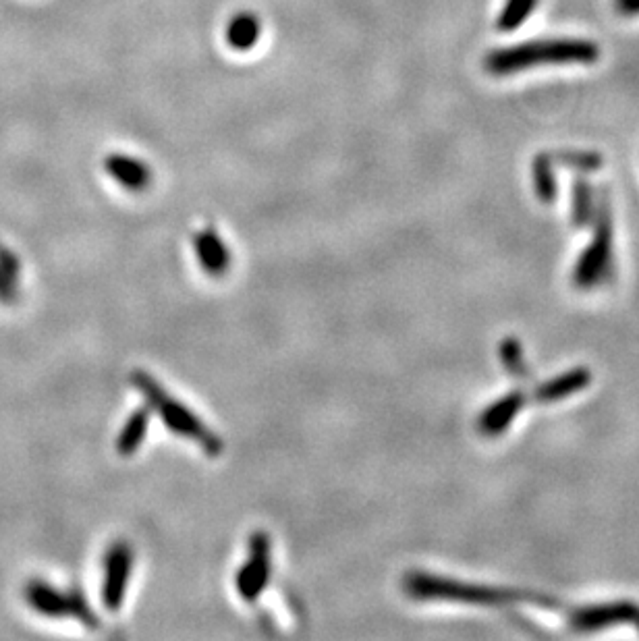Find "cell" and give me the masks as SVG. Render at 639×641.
I'll return each mask as SVG.
<instances>
[{"label":"cell","mask_w":639,"mask_h":641,"mask_svg":"<svg viewBox=\"0 0 639 641\" xmlns=\"http://www.w3.org/2000/svg\"><path fill=\"white\" fill-rule=\"evenodd\" d=\"M598 59L600 48L592 40L554 38L494 50L486 57L484 67L492 75H511L544 65H594Z\"/></svg>","instance_id":"cell-1"},{"label":"cell","mask_w":639,"mask_h":641,"mask_svg":"<svg viewBox=\"0 0 639 641\" xmlns=\"http://www.w3.org/2000/svg\"><path fill=\"white\" fill-rule=\"evenodd\" d=\"M131 382L142 390L148 403L160 413L164 420L166 428L181 434L189 436L196 440L198 444L210 453V455H220L222 453V440H218L193 413H189L183 405H179L175 399H171L164 390L158 386L156 380H152L146 372H133Z\"/></svg>","instance_id":"cell-2"},{"label":"cell","mask_w":639,"mask_h":641,"mask_svg":"<svg viewBox=\"0 0 639 641\" xmlns=\"http://www.w3.org/2000/svg\"><path fill=\"white\" fill-rule=\"evenodd\" d=\"M25 598L36 612H40V615L48 619L71 617V619H77L83 627L98 629V617L94 615L90 602L83 598L81 590L63 592L59 588H54V585H50L48 581L34 579L27 583Z\"/></svg>","instance_id":"cell-3"},{"label":"cell","mask_w":639,"mask_h":641,"mask_svg":"<svg viewBox=\"0 0 639 641\" xmlns=\"http://www.w3.org/2000/svg\"><path fill=\"white\" fill-rule=\"evenodd\" d=\"M405 585H407V592L415 598H447V600L476 602V604H498V602L525 598L519 592L492 590V588H482V585H467L459 581L430 577L424 573H411Z\"/></svg>","instance_id":"cell-4"},{"label":"cell","mask_w":639,"mask_h":641,"mask_svg":"<svg viewBox=\"0 0 639 641\" xmlns=\"http://www.w3.org/2000/svg\"><path fill=\"white\" fill-rule=\"evenodd\" d=\"M610 241H613V222H610L608 195H600L596 206V233L592 245L581 254L575 268V283L579 287H592L610 262Z\"/></svg>","instance_id":"cell-5"},{"label":"cell","mask_w":639,"mask_h":641,"mask_svg":"<svg viewBox=\"0 0 639 641\" xmlns=\"http://www.w3.org/2000/svg\"><path fill=\"white\" fill-rule=\"evenodd\" d=\"M133 567V550L127 542H115L108 548L104 559L102 600L108 610H119L125 600V590Z\"/></svg>","instance_id":"cell-6"},{"label":"cell","mask_w":639,"mask_h":641,"mask_svg":"<svg viewBox=\"0 0 639 641\" xmlns=\"http://www.w3.org/2000/svg\"><path fill=\"white\" fill-rule=\"evenodd\" d=\"M249 550H252V556H249V563L237 575V588L245 600L254 602V600H258V596L266 588L268 577H270L268 538L264 534L252 536Z\"/></svg>","instance_id":"cell-7"},{"label":"cell","mask_w":639,"mask_h":641,"mask_svg":"<svg viewBox=\"0 0 639 641\" xmlns=\"http://www.w3.org/2000/svg\"><path fill=\"white\" fill-rule=\"evenodd\" d=\"M639 610L633 604H608V606H598V608H588V610H579L573 615V627L579 631H592L604 625H610L615 621H629L637 619Z\"/></svg>","instance_id":"cell-8"},{"label":"cell","mask_w":639,"mask_h":641,"mask_svg":"<svg viewBox=\"0 0 639 641\" xmlns=\"http://www.w3.org/2000/svg\"><path fill=\"white\" fill-rule=\"evenodd\" d=\"M106 171L117 183H121L123 187L131 189V191L146 189L150 185V179H152L150 169L142 160H135V158L123 156V154L108 156L106 158Z\"/></svg>","instance_id":"cell-9"},{"label":"cell","mask_w":639,"mask_h":641,"mask_svg":"<svg viewBox=\"0 0 639 641\" xmlns=\"http://www.w3.org/2000/svg\"><path fill=\"white\" fill-rule=\"evenodd\" d=\"M193 241H196V252H198L202 266L210 274H222L229 268L231 256L227 252L225 243H222V239L212 229L202 231L200 235H196V239Z\"/></svg>","instance_id":"cell-10"},{"label":"cell","mask_w":639,"mask_h":641,"mask_svg":"<svg viewBox=\"0 0 639 641\" xmlns=\"http://www.w3.org/2000/svg\"><path fill=\"white\" fill-rule=\"evenodd\" d=\"M521 405H523L521 393H511L509 397L500 399L480 417V430L488 436H496L500 432H505L509 422L515 417V413L521 409Z\"/></svg>","instance_id":"cell-11"},{"label":"cell","mask_w":639,"mask_h":641,"mask_svg":"<svg viewBox=\"0 0 639 641\" xmlns=\"http://www.w3.org/2000/svg\"><path fill=\"white\" fill-rule=\"evenodd\" d=\"M260 19L252 13H239L229 21L227 27V42L233 50L245 52L249 48H254L258 38H260Z\"/></svg>","instance_id":"cell-12"},{"label":"cell","mask_w":639,"mask_h":641,"mask_svg":"<svg viewBox=\"0 0 639 641\" xmlns=\"http://www.w3.org/2000/svg\"><path fill=\"white\" fill-rule=\"evenodd\" d=\"M590 382V372L588 370H573L557 380H552V382H546L544 386H540L536 390V399L542 401V403H548V401H559L571 393H575V390L583 388Z\"/></svg>","instance_id":"cell-13"},{"label":"cell","mask_w":639,"mask_h":641,"mask_svg":"<svg viewBox=\"0 0 639 641\" xmlns=\"http://www.w3.org/2000/svg\"><path fill=\"white\" fill-rule=\"evenodd\" d=\"M148 420H150V411L144 409H137L123 428V432L117 438V453L123 457L133 455L137 449H140V444L146 436L148 430Z\"/></svg>","instance_id":"cell-14"},{"label":"cell","mask_w":639,"mask_h":641,"mask_svg":"<svg viewBox=\"0 0 639 641\" xmlns=\"http://www.w3.org/2000/svg\"><path fill=\"white\" fill-rule=\"evenodd\" d=\"M534 187L540 202L550 204L557 200V177H554V158L552 154H538L532 162Z\"/></svg>","instance_id":"cell-15"},{"label":"cell","mask_w":639,"mask_h":641,"mask_svg":"<svg viewBox=\"0 0 639 641\" xmlns=\"http://www.w3.org/2000/svg\"><path fill=\"white\" fill-rule=\"evenodd\" d=\"M571 218L575 227H583L594 218L596 202L594 189L586 179H575L573 183V202H571Z\"/></svg>","instance_id":"cell-16"},{"label":"cell","mask_w":639,"mask_h":641,"mask_svg":"<svg viewBox=\"0 0 639 641\" xmlns=\"http://www.w3.org/2000/svg\"><path fill=\"white\" fill-rule=\"evenodd\" d=\"M536 7H538V0H507L503 11H500L496 19V30L505 34L515 32L517 27H521L527 19H530Z\"/></svg>","instance_id":"cell-17"},{"label":"cell","mask_w":639,"mask_h":641,"mask_svg":"<svg viewBox=\"0 0 639 641\" xmlns=\"http://www.w3.org/2000/svg\"><path fill=\"white\" fill-rule=\"evenodd\" d=\"M552 158L554 162L569 166V169L579 173H594L602 166V156L592 150H563L552 154Z\"/></svg>","instance_id":"cell-18"},{"label":"cell","mask_w":639,"mask_h":641,"mask_svg":"<svg viewBox=\"0 0 639 641\" xmlns=\"http://www.w3.org/2000/svg\"><path fill=\"white\" fill-rule=\"evenodd\" d=\"M500 355H503V361L507 370L515 376V378H527V370L523 364V353H521V345L513 339L505 341L503 347H500Z\"/></svg>","instance_id":"cell-19"},{"label":"cell","mask_w":639,"mask_h":641,"mask_svg":"<svg viewBox=\"0 0 639 641\" xmlns=\"http://www.w3.org/2000/svg\"><path fill=\"white\" fill-rule=\"evenodd\" d=\"M17 278L0 268V303H13L17 299Z\"/></svg>","instance_id":"cell-20"},{"label":"cell","mask_w":639,"mask_h":641,"mask_svg":"<svg viewBox=\"0 0 639 641\" xmlns=\"http://www.w3.org/2000/svg\"><path fill=\"white\" fill-rule=\"evenodd\" d=\"M0 268H3L7 274H11L13 278H17L21 272V264H19L17 256L5 245H0Z\"/></svg>","instance_id":"cell-21"},{"label":"cell","mask_w":639,"mask_h":641,"mask_svg":"<svg viewBox=\"0 0 639 641\" xmlns=\"http://www.w3.org/2000/svg\"><path fill=\"white\" fill-rule=\"evenodd\" d=\"M615 11L623 17L639 15V0H615Z\"/></svg>","instance_id":"cell-22"}]
</instances>
